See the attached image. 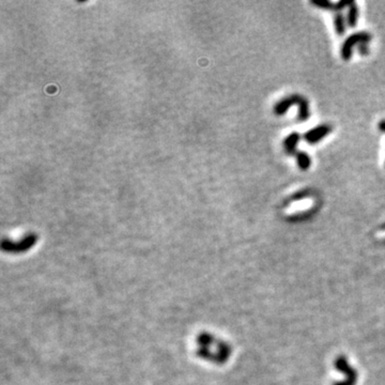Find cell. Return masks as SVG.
Masks as SVG:
<instances>
[{"instance_id": "cell-5", "label": "cell", "mask_w": 385, "mask_h": 385, "mask_svg": "<svg viewBox=\"0 0 385 385\" xmlns=\"http://www.w3.org/2000/svg\"><path fill=\"white\" fill-rule=\"evenodd\" d=\"M296 159H297V164L300 169L302 170H307L309 169L311 166V158L308 154L304 151H298L296 153Z\"/></svg>"}, {"instance_id": "cell-8", "label": "cell", "mask_w": 385, "mask_h": 385, "mask_svg": "<svg viewBox=\"0 0 385 385\" xmlns=\"http://www.w3.org/2000/svg\"><path fill=\"white\" fill-rule=\"evenodd\" d=\"M310 3L323 10H335L336 5V3L330 1V0H311Z\"/></svg>"}, {"instance_id": "cell-4", "label": "cell", "mask_w": 385, "mask_h": 385, "mask_svg": "<svg viewBox=\"0 0 385 385\" xmlns=\"http://www.w3.org/2000/svg\"><path fill=\"white\" fill-rule=\"evenodd\" d=\"M300 139H301L300 134H298L296 132L291 133V134H289L285 138L284 148H285V151L288 153L289 155H296V153L298 152L297 146L300 142Z\"/></svg>"}, {"instance_id": "cell-10", "label": "cell", "mask_w": 385, "mask_h": 385, "mask_svg": "<svg viewBox=\"0 0 385 385\" xmlns=\"http://www.w3.org/2000/svg\"><path fill=\"white\" fill-rule=\"evenodd\" d=\"M379 130L382 133H385V120H382L379 122Z\"/></svg>"}, {"instance_id": "cell-7", "label": "cell", "mask_w": 385, "mask_h": 385, "mask_svg": "<svg viewBox=\"0 0 385 385\" xmlns=\"http://www.w3.org/2000/svg\"><path fill=\"white\" fill-rule=\"evenodd\" d=\"M346 23L347 20L345 19L344 15L341 12H337L334 15V27L335 31L337 32L338 36H342L346 31Z\"/></svg>"}, {"instance_id": "cell-6", "label": "cell", "mask_w": 385, "mask_h": 385, "mask_svg": "<svg viewBox=\"0 0 385 385\" xmlns=\"http://www.w3.org/2000/svg\"><path fill=\"white\" fill-rule=\"evenodd\" d=\"M346 20H347L348 26L351 27V28H354L356 26V24H358V20H359V8H358V5H356L355 2H352L351 5L349 6Z\"/></svg>"}, {"instance_id": "cell-1", "label": "cell", "mask_w": 385, "mask_h": 385, "mask_svg": "<svg viewBox=\"0 0 385 385\" xmlns=\"http://www.w3.org/2000/svg\"><path fill=\"white\" fill-rule=\"evenodd\" d=\"M372 40V36L370 33L362 31V32H356L347 38V40L344 42V44L341 46V58L348 61L350 58L352 57L353 50L355 46H360L362 44H368L369 41Z\"/></svg>"}, {"instance_id": "cell-3", "label": "cell", "mask_w": 385, "mask_h": 385, "mask_svg": "<svg viewBox=\"0 0 385 385\" xmlns=\"http://www.w3.org/2000/svg\"><path fill=\"white\" fill-rule=\"evenodd\" d=\"M335 366L338 370H340L341 373L346 374L347 376V379L345 381L336 383L335 385H354V383L356 382V373L352 369V367L349 366L345 356H339V358L336 359Z\"/></svg>"}, {"instance_id": "cell-2", "label": "cell", "mask_w": 385, "mask_h": 385, "mask_svg": "<svg viewBox=\"0 0 385 385\" xmlns=\"http://www.w3.org/2000/svg\"><path fill=\"white\" fill-rule=\"evenodd\" d=\"M333 128L328 124H320L318 127L306 132L303 138L304 141L310 145H314L320 143L322 139H324L328 134H331Z\"/></svg>"}, {"instance_id": "cell-9", "label": "cell", "mask_w": 385, "mask_h": 385, "mask_svg": "<svg viewBox=\"0 0 385 385\" xmlns=\"http://www.w3.org/2000/svg\"><path fill=\"white\" fill-rule=\"evenodd\" d=\"M359 51L362 55L368 54V44H362L359 46Z\"/></svg>"}]
</instances>
